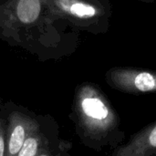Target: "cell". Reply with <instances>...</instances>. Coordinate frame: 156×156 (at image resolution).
<instances>
[{
  "instance_id": "8992f818",
  "label": "cell",
  "mask_w": 156,
  "mask_h": 156,
  "mask_svg": "<svg viewBox=\"0 0 156 156\" xmlns=\"http://www.w3.org/2000/svg\"><path fill=\"white\" fill-rule=\"evenodd\" d=\"M110 156H156V120L113 149Z\"/></svg>"
},
{
  "instance_id": "30bf717a",
  "label": "cell",
  "mask_w": 156,
  "mask_h": 156,
  "mask_svg": "<svg viewBox=\"0 0 156 156\" xmlns=\"http://www.w3.org/2000/svg\"><path fill=\"white\" fill-rule=\"evenodd\" d=\"M137 1H140V2H143V3H146V4H152V3L155 2L156 0H137Z\"/></svg>"
},
{
  "instance_id": "277c9868",
  "label": "cell",
  "mask_w": 156,
  "mask_h": 156,
  "mask_svg": "<svg viewBox=\"0 0 156 156\" xmlns=\"http://www.w3.org/2000/svg\"><path fill=\"white\" fill-rule=\"evenodd\" d=\"M105 81L112 89L132 95L156 93V70L116 66L105 73Z\"/></svg>"
},
{
  "instance_id": "7a4b0ae2",
  "label": "cell",
  "mask_w": 156,
  "mask_h": 156,
  "mask_svg": "<svg viewBox=\"0 0 156 156\" xmlns=\"http://www.w3.org/2000/svg\"><path fill=\"white\" fill-rule=\"evenodd\" d=\"M54 5L82 29L94 34L108 31L112 14L109 0H54Z\"/></svg>"
},
{
  "instance_id": "6da1fadb",
  "label": "cell",
  "mask_w": 156,
  "mask_h": 156,
  "mask_svg": "<svg viewBox=\"0 0 156 156\" xmlns=\"http://www.w3.org/2000/svg\"><path fill=\"white\" fill-rule=\"evenodd\" d=\"M69 118L80 143L95 152L115 149L125 140L116 109L96 83L85 81L76 87Z\"/></svg>"
},
{
  "instance_id": "3957f363",
  "label": "cell",
  "mask_w": 156,
  "mask_h": 156,
  "mask_svg": "<svg viewBox=\"0 0 156 156\" xmlns=\"http://www.w3.org/2000/svg\"><path fill=\"white\" fill-rule=\"evenodd\" d=\"M6 110L5 156H16L27 138L38 127L42 115L12 101L5 102Z\"/></svg>"
},
{
  "instance_id": "ba28073f",
  "label": "cell",
  "mask_w": 156,
  "mask_h": 156,
  "mask_svg": "<svg viewBox=\"0 0 156 156\" xmlns=\"http://www.w3.org/2000/svg\"><path fill=\"white\" fill-rule=\"evenodd\" d=\"M73 144L71 142L61 138L56 145L45 151L38 156H72L70 153Z\"/></svg>"
},
{
  "instance_id": "9c48e42d",
  "label": "cell",
  "mask_w": 156,
  "mask_h": 156,
  "mask_svg": "<svg viewBox=\"0 0 156 156\" xmlns=\"http://www.w3.org/2000/svg\"><path fill=\"white\" fill-rule=\"evenodd\" d=\"M6 136V110L5 102L0 104V156H5Z\"/></svg>"
},
{
  "instance_id": "52a82bcc",
  "label": "cell",
  "mask_w": 156,
  "mask_h": 156,
  "mask_svg": "<svg viewBox=\"0 0 156 156\" xmlns=\"http://www.w3.org/2000/svg\"><path fill=\"white\" fill-rule=\"evenodd\" d=\"M41 12L40 0H18L16 14L20 22L26 25L35 23Z\"/></svg>"
},
{
  "instance_id": "8fae6325",
  "label": "cell",
  "mask_w": 156,
  "mask_h": 156,
  "mask_svg": "<svg viewBox=\"0 0 156 156\" xmlns=\"http://www.w3.org/2000/svg\"><path fill=\"white\" fill-rule=\"evenodd\" d=\"M1 102H2V101H1V100H0V104H1Z\"/></svg>"
},
{
  "instance_id": "5b68a950",
  "label": "cell",
  "mask_w": 156,
  "mask_h": 156,
  "mask_svg": "<svg viewBox=\"0 0 156 156\" xmlns=\"http://www.w3.org/2000/svg\"><path fill=\"white\" fill-rule=\"evenodd\" d=\"M59 126L50 115H42L38 127L27 138L16 156H38L60 141Z\"/></svg>"
}]
</instances>
